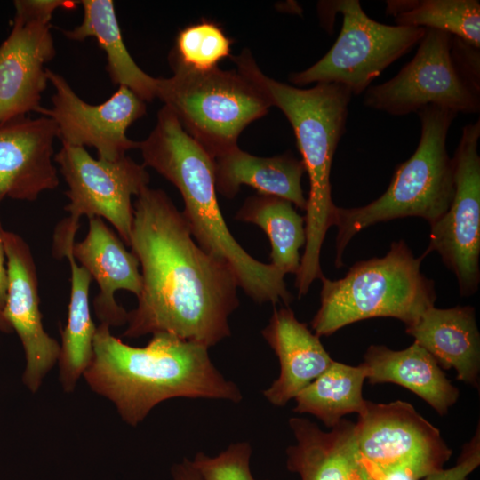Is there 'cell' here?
Returning a JSON list of instances; mask_svg holds the SVG:
<instances>
[{"instance_id": "26", "label": "cell", "mask_w": 480, "mask_h": 480, "mask_svg": "<svg viewBox=\"0 0 480 480\" xmlns=\"http://www.w3.org/2000/svg\"><path fill=\"white\" fill-rule=\"evenodd\" d=\"M366 370L333 361L330 367L296 396L293 411L309 413L332 428L350 413L361 415L367 400L363 396Z\"/></svg>"}, {"instance_id": "17", "label": "cell", "mask_w": 480, "mask_h": 480, "mask_svg": "<svg viewBox=\"0 0 480 480\" xmlns=\"http://www.w3.org/2000/svg\"><path fill=\"white\" fill-rule=\"evenodd\" d=\"M71 252L98 284L100 292L92 306L100 323L109 327L126 324L128 311L116 301L115 292L124 290L140 295L142 278L134 253L98 217L89 219L85 237L74 242Z\"/></svg>"}, {"instance_id": "23", "label": "cell", "mask_w": 480, "mask_h": 480, "mask_svg": "<svg viewBox=\"0 0 480 480\" xmlns=\"http://www.w3.org/2000/svg\"><path fill=\"white\" fill-rule=\"evenodd\" d=\"M84 18L73 29L62 30L73 41L93 37L107 56L106 69L111 82L131 90L145 102L156 98L157 81L144 72L128 52L112 0H83Z\"/></svg>"}, {"instance_id": "31", "label": "cell", "mask_w": 480, "mask_h": 480, "mask_svg": "<svg viewBox=\"0 0 480 480\" xmlns=\"http://www.w3.org/2000/svg\"><path fill=\"white\" fill-rule=\"evenodd\" d=\"M3 231L4 228L0 220V332L11 333L13 330L7 321L4 313L8 289V271L3 242Z\"/></svg>"}, {"instance_id": "25", "label": "cell", "mask_w": 480, "mask_h": 480, "mask_svg": "<svg viewBox=\"0 0 480 480\" xmlns=\"http://www.w3.org/2000/svg\"><path fill=\"white\" fill-rule=\"evenodd\" d=\"M236 219L257 225L266 233L271 245L272 266L285 275L297 274L300 249L306 243L305 221L291 202L258 194L244 201Z\"/></svg>"}, {"instance_id": "24", "label": "cell", "mask_w": 480, "mask_h": 480, "mask_svg": "<svg viewBox=\"0 0 480 480\" xmlns=\"http://www.w3.org/2000/svg\"><path fill=\"white\" fill-rule=\"evenodd\" d=\"M71 245L65 247L58 258L66 257L70 266V299L68 320L61 332L59 379L65 392H72L89 365L93 354L97 327L89 304L92 276L79 266L72 255Z\"/></svg>"}, {"instance_id": "22", "label": "cell", "mask_w": 480, "mask_h": 480, "mask_svg": "<svg viewBox=\"0 0 480 480\" xmlns=\"http://www.w3.org/2000/svg\"><path fill=\"white\" fill-rule=\"evenodd\" d=\"M306 172L302 160L291 153L260 157L239 147L214 158L216 192L233 198L242 185L254 188L258 194L285 199L305 210L307 198L301 188Z\"/></svg>"}, {"instance_id": "4", "label": "cell", "mask_w": 480, "mask_h": 480, "mask_svg": "<svg viewBox=\"0 0 480 480\" xmlns=\"http://www.w3.org/2000/svg\"><path fill=\"white\" fill-rule=\"evenodd\" d=\"M267 93L291 124L309 179L305 221L306 243L296 274L299 294L308 293L312 283L324 276L320 253L330 227L333 226L336 205L332 199L331 169L333 156L346 130L352 92L339 84H316L301 89L267 76L249 50L233 56Z\"/></svg>"}, {"instance_id": "18", "label": "cell", "mask_w": 480, "mask_h": 480, "mask_svg": "<svg viewBox=\"0 0 480 480\" xmlns=\"http://www.w3.org/2000/svg\"><path fill=\"white\" fill-rule=\"evenodd\" d=\"M289 426L296 444L286 450V465L301 480H374L358 450L355 423L342 419L327 432L293 417Z\"/></svg>"}, {"instance_id": "14", "label": "cell", "mask_w": 480, "mask_h": 480, "mask_svg": "<svg viewBox=\"0 0 480 480\" xmlns=\"http://www.w3.org/2000/svg\"><path fill=\"white\" fill-rule=\"evenodd\" d=\"M48 81L55 92L52 107H41L37 113L52 118L62 144L89 147L97 150L98 158L116 161L124 157L139 142L126 135L128 127L147 112L146 102L124 86L105 101L90 104L83 100L60 74L46 68Z\"/></svg>"}, {"instance_id": "7", "label": "cell", "mask_w": 480, "mask_h": 480, "mask_svg": "<svg viewBox=\"0 0 480 480\" xmlns=\"http://www.w3.org/2000/svg\"><path fill=\"white\" fill-rule=\"evenodd\" d=\"M169 63L173 75L158 78L156 98L213 159L238 147L244 129L273 107L265 91L237 66L200 71Z\"/></svg>"}, {"instance_id": "1", "label": "cell", "mask_w": 480, "mask_h": 480, "mask_svg": "<svg viewBox=\"0 0 480 480\" xmlns=\"http://www.w3.org/2000/svg\"><path fill=\"white\" fill-rule=\"evenodd\" d=\"M129 246L142 287L122 337L169 332L209 348L230 336L228 317L239 306L236 278L196 244L164 190L147 187L137 196Z\"/></svg>"}, {"instance_id": "10", "label": "cell", "mask_w": 480, "mask_h": 480, "mask_svg": "<svg viewBox=\"0 0 480 480\" xmlns=\"http://www.w3.org/2000/svg\"><path fill=\"white\" fill-rule=\"evenodd\" d=\"M453 36L426 28L414 57L390 80L364 92V106L392 116L437 106L455 113L480 110V84L464 71L452 49Z\"/></svg>"}, {"instance_id": "27", "label": "cell", "mask_w": 480, "mask_h": 480, "mask_svg": "<svg viewBox=\"0 0 480 480\" xmlns=\"http://www.w3.org/2000/svg\"><path fill=\"white\" fill-rule=\"evenodd\" d=\"M386 13L396 25L443 31L480 48L478 0L387 1Z\"/></svg>"}, {"instance_id": "15", "label": "cell", "mask_w": 480, "mask_h": 480, "mask_svg": "<svg viewBox=\"0 0 480 480\" xmlns=\"http://www.w3.org/2000/svg\"><path fill=\"white\" fill-rule=\"evenodd\" d=\"M8 271L5 317L18 334L25 355L24 385L33 393L58 363L60 346L44 329L35 260L27 242L3 231Z\"/></svg>"}, {"instance_id": "21", "label": "cell", "mask_w": 480, "mask_h": 480, "mask_svg": "<svg viewBox=\"0 0 480 480\" xmlns=\"http://www.w3.org/2000/svg\"><path fill=\"white\" fill-rule=\"evenodd\" d=\"M361 364L371 384L400 385L422 398L439 415L446 414L460 396L436 360L416 342L402 350L371 345Z\"/></svg>"}, {"instance_id": "8", "label": "cell", "mask_w": 480, "mask_h": 480, "mask_svg": "<svg viewBox=\"0 0 480 480\" xmlns=\"http://www.w3.org/2000/svg\"><path fill=\"white\" fill-rule=\"evenodd\" d=\"M342 15L340 34L327 53L311 67L292 73L289 80L304 86L333 83L360 95L389 65L420 43L426 28L387 25L371 19L358 0L324 2Z\"/></svg>"}, {"instance_id": "32", "label": "cell", "mask_w": 480, "mask_h": 480, "mask_svg": "<svg viewBox=\"0 0 480 480\" xmlns=\"http://www.w3.org/2000/svg\"><path fill=\"white\" fill-rule=\"evenodd\" d=\"M172 473L173 480H203L192 461L186 458L180 463L173 466Z\"/></svg>"}, {"instance_id": "3", "label": "cell", "mask_w": 480, "mask_h": 480, "mask_svg": "<svg viewBox=\"0 0 480 480\" xmlns=\"http://www.w3.org/2000/svg\"><path fill=\"white\" fill-rule=\"evenodd\" d=\"M143 165L164 177L180 193L181 212L196 244L228 265L238 286L257 303L292 300L284 276L270 263L251 256L231 235L217 200L214 159L189 136L170 108L163 106L149 135L139 142Z\"/></svg>"}, {"instance_id": "2", "label": "cell", "mask_w": 480, "mask_h": 480, "mask_svg": "<svg viewBox=\"0 0 480 480\" xmlns=\"http://www.w3.org/2000/svg\"><path fill=\"white\" fill-rule=\"evenodd\" d=\"M87 385L108 399L124 421L135 427L159 403L177 397L242 400L238 387L214 366L208 348L169 332L145 347L124 343L100 324L92 360L83 374Z\"/></svg>"}, {"instance_id": "12", "label": "cell", "mask_w": 480, "mask_h": 480, "mask_svg": "<svg viewBox=\"0 0 480 480\" xmlns=\"http://www.w3.org/2000/svg\"><path fill=\"white\" fill-rule=\"evenodd\" d=\"M480 121L466 124L452 157L454 193L445 213L430 226L426 257L436 252L455 275L460 292L474 294L480 283Z\"/></svg>"}, {"instance_id": "6", "label": "cell", "mask_w": 480, "mask_h": 480, "mask_svg": "<svg viewBox=\"0 0 480 480\" xmlns=\"http://www.w3.org/2000/svg\"><path fill=\"white\" fill-rule=\"evenodd\" d=\"M424 258H415L399 240L384 257L355 263L340 279L324 276L320 308L311 321L315 333L329 336L374 317L396 318L405 326L413 323L436 299L434 282L420 271Z\"/></svg>"}, {"instance_id": "19", "label": "cell", "mask_w": 480, "mask_h": 480, "mask_svg": "<svg viewBox=\"0 0 480 480\" xmlns=\"http://www.w3.org/2000/svg\"><path fill=\"white\" fill-rule=\"evenodd\" d=\"M261 334L280 363L279 377L263 391L268 401L276 406H284L295 398L334 361L319 337L300 322L288 307L274 309Z\"/></svg>"}, {"instance_id": "30", "label": "cell", "mask_w": 480, "mask_h": 480, "mask_svg": "<svg viewBox=\"0 0 480 480\" xmlns=\"http://www.w3.org/2000/svg\"><path fill=\"white\" fill-rule=\"evenodd\" d=\"M480 465V427L477 425L473 437L463 446L456 465L447 469H438L424 480H467Z\"/></svg>"}, {"instance_id": "20", "label": "cell", "mask_w": 480, "mask_h": 480, "mask_svg": "<svg viewBox=\"0 0 480 480\" xmlns=\"http://www.w3.org/2000/svg\"><path fill=\"white\" fill-rule=\"evenodd\" d=\"M405 332L442 369H454L457 379L479 388L480 335L475 308L457 306L425 310Z\"/></svg>"}, {"instance_id": "28", "label": "cell", "mask_w": 480, "mask_h": 480, "mask_svg": "<svg viewBox=\"0 0 480 480\" xmlns=\"http://www.w3.org/2000/svg\"><path fill=\"white\" fill-rule=\"evenodd\" d=\"M232 43L218 24L204 20L178 33L169 60L195 70H210L230 55Z\"/></svg>"}, {"instance_id": "16", "label": "cell", "mask_w": 480, "mask_h": 480, "mask_svg": "<svg viewBox=\"0 0 480 480\" xmlns=\"http://www.w3.org/2000/svg\"><path fill=\"white\" fill-rule=\"evenodd\" d=\"M56 138L57 126L45 116L0 124V204L5 198L32 202L59 186Z\"/></svg>"}, {"instance_id": "9", "label": "cell", "mask_w": 480, "mask_h": 480, "mask_svg": "<svg viewBox=\"0 0 480 480\" xmlns=\"http://www.w3.org/2000/svg\"><path fill=\"white\" fill-rule=\"evenodd\" d=\"M53 161L68 186L69 217L56 228L53 243L75 241L79 219L108 220L129 246L133 220L132 196L148 187L149 173L143 164L124 156L116 161L93 158L83 147L62 144Z\"/></svg>"}, {"instance_id": "29", "label": "cell", "mask_w": 480, "mask_h": 480, "mask_svg": "<svg viewBox=\"0 0 480 480\" xmlns=\"http://www.w3.org/2000/svg\"><path fill=\"white\" fill-rule=\"evenodd\" d=\"M251 454L250 444L238 442L215 457L197 452L192 464L203 480H255L249 467Z\"/></svg>"}, {"instance_id": "11", "label": "cell", "mask_w": 480, "mask_h": 480, "mask_svg": "<svg viewBox=\"0 0 480 480\" xmlns=\"http://www.w3.org/2000/svg\"><path fill=\"white\" fill-rule=\"evenodd\" d=\"M355 433L374 480H420L443 468L452 455L440 431L401 400L367 401Z\"/></svg>"}, {"instance_id": "5", "label": "cell", "mask_w": 480, "mask_h": 480, "mask_svg": "<svg viewBox=\"0 0 480 480\" xmlns=\"http://www.w3.org/2000/svg\"><path fill=\"white\" fill-rule=\"evenodd\" d=\"M417 114L421 125L417 148L396 166L387 190L364 206H336V268L343 266L342 255L349 241L365 228L405 217L422 218L431 226L449 208L454 185L446 140L457 113L430 105Z\"/></svg>"}, {"instance_id": "13", "label": "cell", "mask_w": 480, "mask_h": 480, "mask_svg": "<svg viewBox=\"0 0 480 480\" xmlns=\"http://www.w3.org/2000/svg\"><path fill=\"white\" fill-rule=\"evenodd\" d=\"M58 0H16L9 36L0 44V124L36 112L56 49L51 32Z\"/></svg>"}]
</instances>
